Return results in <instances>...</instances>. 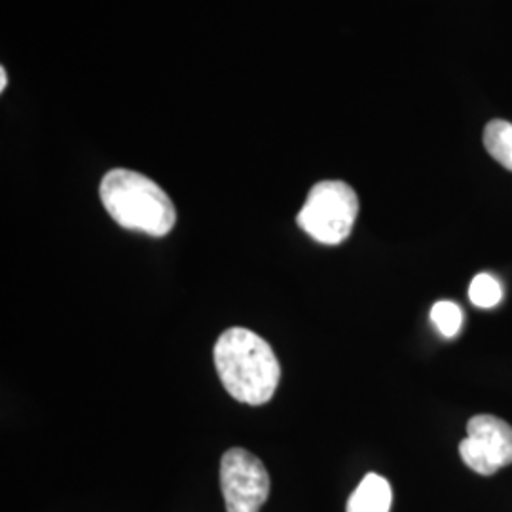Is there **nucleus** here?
Here are the masks:
<instances>
[{
    "instance_id": "10",
    "label": "nucleus",
    "mask_w": 512,
    "mask_h": 512,
    "mask_svg": "<svg viewBox=\"0 0 512 512\" xmlns=\"http://www.w3.org/2000/svg\"><path fill=\"white\" fill-rule=\"evenodd\" d=\"M6 82H8L6 69H0V92H4V90H6Z\"/></svg>"
},
{
    "instance_id": "6",
    "label": "nucleus",
    "mask_w": 512,
    "mask_h": 512,
    "mask_svg": "<svg viewBox=\"0 0 512 512\" xmlns=\"http://www.w3.org/2000/svg\"><path fill=\"white\" fill-rule=\"evenodd\" d=\"M393 492L384 476L368 473L351 494L346 512H389Z\"/></svg>"
},
{
    "instance_id": "1",
    "label": "nucleus",
    "mask_w": 512,
    "mask_h": 512,
    "mask_svg": "<svg viewBox=\"0 0 512 512\" xmlns=\"http://www.w3.org/2000/svg\"><path fill=\"white\" fill-rule=\"evenodd\" d=\"M213 355L220 382L236 401L260 406L274 397L281 365L272 346L253 330L234 327L222 332Z\"/></svg>"
},
{
    "instance_id": "8",
    "label": "nucleus",
    "mask_w": 512,
    "mask_h": 512,
    "mask_svg": "<svg viewBox=\"0 0 512 512\" xmlns=\"http://www.w3.org/2000/svg\"><path fill=\"white\" fill-rule=\"evenodd\" d=\"M431 321L444 338H454L463 327V311L450 300H440L431 308Z\"/></svg>"
},
{
    "instance_id": "4",
    "label": "nucleus",
    "mask_w": 512,
    "mask_h": 512,
    "mask_svg": "<svg viewBox=\"0 0 512 512\" xmlns=\"http://www.w3.org/2000/svg\"><path fill=\"white\" fill-rule=\"evenodd\" d=\"M220 488L226 512H260L270 497V475L255 454L232 448L220 461Z\"/></svg>"
},
{
    "instance_id": "2",
    "label": "nucleus",
    "mask_w": 512,
    "mask_h": 512,
    "mask_svg": "<svg viewBox=\"0 0 512 512\" xmlns=\"http://www.w3.org/2000/svg\"><path fill=\"white\" fill-rule=\"evenodd\" d=\"M99 194L110 219L126 230L164 238L177 222V211L167 192L143 173L112 169L103 177Z\"/></svg>"
},
{
    "instance_id": "5",
    "label": "nucleus",
    "mask_w": 512,
    "mask_h": 512,
    "mask_svg": "<svg viewBox=\"0 0 512 512\" xmlns=\"http://www.w3.org/2000/svg\"><path fill=\"white\" fill-rule=\"evenodd\" d=\"M463 463L478 475H495L512 463V427L492 414H480L467 423V439L459 444Z\"/></svg>"
},
{
    "instance_id": "7",
    "label": "nucleus",
    "mask_w": 512,
    "mask_h": 512,
    "mask_svg": "<svg viewBox=\"0 0 512 512\" xmlns=\"http://www.w3.org/2000/svg\"><path fill=\"white\" fill-rule=\"evenodd\" d=\"M484 147L497 164L512 171V124L492 120L484 129Z\"/></svg>"
},
{
    "instance_id": "3",
    "label": "nucleus",
    "mask_w": 512,
    "mask_h": 512,
    "mask_svg": "<svg viewBox=\"0 0 512 512\" xmlns=\"http://www.w3.org/2000/svg\"><path fill=\"white\" fill-rule=\"evenodd\" d=\"M359 217V198L344 181L315 184L302 205L296 222L311 239L323 245L346 241Z\"/></svg>"
},
{
    "instance_id": "9",
    "label": "nucleus",
    "mask_w": 512,
    "mask_h": 512,
    "mask_svg": "<svg viewBox=\"0 0 512 512\" xmlns=\"http://www.w3.org/2000/svg\"><path fill=\"white\" fill-rule=\"evenodd\" d=\"M503 298V289L501 283L495 279L494 275L478 274L471 281L469 287V300L478 306V308H494Z\"/></svg>"
}]
</instances>
